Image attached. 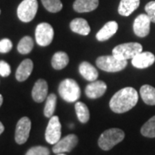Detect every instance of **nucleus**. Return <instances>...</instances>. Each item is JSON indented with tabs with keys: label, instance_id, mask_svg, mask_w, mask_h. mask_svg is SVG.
Instances as JSON below:
<instances>
[{
	"label": "nucleus",
	"instance_id": "423d86ee",
	"mask_svg": "<svg viewBox=\"0 0 155 155\" xmlns=\"http://www.w3.org/2000/svg\"><path fill=\"white\" fill-rule=\"evenodd\" d=\"M38 10L37 0H23L17 7V17L23 22L32 21Z\"/></svg>",
	"mask_w": 155,
	"mask_h": 155
},
{
	"label": "nucleus",
	"instance_id": "7c9ffc66",
	"mask_svg": "<svg viewBox=\"0 0 155 155\" xmlns=\"http://www.w3.org/2000/svg\"><path fill=\"white\" fill-rule=\"evenodd\" d=\"M11 67L6 61H0V75L2 77H8L11 74Z\"/></svg>",
	"mask_w": 155,
	"mask_h": 155
},
{
	"label": "nucleus",
	"instance_id": "473e14b6",
	"mask_svg": "<svg viewBox=\"0 0 155 155\" xmlns=\"http://www.w3.org/2000/svg\"><path fill=\"white\" fill-rule=\"evenodd\" d=\"M2 104H3V96L0 94V107L2 105Z\"/></svg>",
	"mask_w": 155,
	"mask_h": 155
},
{
	"label": "nucleus",
	"instance_id": "f03ea898",
	"mask_svg": "<svg viewBox=\"0 0 155 155\" xmlns=\"http://www.w3.org/2000/svg\"><path fill=\"white\" fill-rule=\"evenodd\" d=\"M125 137V134L120 128H110L105 130L98 139V146L101 149L109 151L120 143Z\"/></svg>",
	"mask_w": 155,
	"mask_h": 155
},
{
	"label": "nucleus",
	"instance_id": "6ab92c4d",
	"mask_svg": "<svg viewBox=\"0 0 155 155\" xmlns=\"http://www.w3.org/2000/svg\"><path fill=\"white\" fill-rule=\"evenodd\" d=\"M139 6L140 0H121L118 6V13L123 17H128Z\"/></svg>",
	"mask_w": 155,
	"mask_h": 155
},
{
	"label": "nucleus",
	"instance_id": "f3484780",
	"mask_svg": "<svg viewBox=\"0 0 155 155\" xmlns=\"http://www.w3.org/2000/svg\"><path fill=\"white\" fill-rule=\"evenodd\" d=\"M99 5V0H75L73 9L78 13H85L93 11Z\"/></svg>",
	"mask_w": 155,
	"mask_h": 155
},
{
	"label": "nucleus",
	"instance_id": "cd10ccee",
	"mask_svg": "<svg viewBox=\"0 0 155 155\" xmlns=\"http://www.w3.org/2000/svg\"><path fill=\"white\" fill-rule=\"evenodd\" d=\"M25 155H49V150L45 147L36 146L28 149Z\"/></svg>",
	"mask_w": 155,
	"mask_h": 155
},
{
	"label": "nucleus",
	"instance_id": "b1692460",
	"mask_svg": "<svg viewBox=\"0 0 155 155\" xmlns=\"http://www.w3.org/2000/svg\"><path fill=\"white\" fill-rule=\"evenodd\" d=\"M34 48V40L30 36L22 37L17 45V50L22 54H28Z\"/></svg>",
	"mask_w": 155,
	"mask_h": 155
},
{
	"label": "nucleus",
	"instance_id": "0eeeda50",
	"mask_svg": "<svg viewBox=\"0 0 155 155\" xmlns=\"http://www.w3.org/2000/svg\"><path fill=\"white\" fill-rule=\"evenodd\" d=\"M54 28L48 22H41L35 28V41L41 47L51 44L54 39Z\"/></svg>",
	"mask_w": 155,
	"mask_h": 155
},
{
	"label": "nucleus",
	"instance_id": "a878e982",
	"mask_svg": "<svg viewBox=\"0 0 155 155\" xmlns=\"http://www.w3.org/2000/svg\"><path fill=\"white\" fill-rule=\"evenodd\" d=\"M140 133L145 137H155V116L151 117L140 128Z\"/></svg>",
	"mask_w": 155,
	"mask_h": 155
},
{
	"label": "nucleus",
	"instance_id": "f8f14e48",
	"mask_svg": "<svg viewBox=\"0 0 155 155\" xmlns=\"http://www.w3.org/2000/svg\"><path fill=\"white\" fill-rule=\"evenodd\" d=\"M107 90V84L104 81L95 80L89 84L85 87V95L87 97L91 99L99 98L105 93Z\"/></svg>",
	"mask_w": 155,
	"mask_h": 155
},
{
	"label": "nucleus",
	"instance_id": "39448f33",
	"mask_svg": "<svg viewBox=\"0 0 155 155\" xmlns=\"http://www.w3.org/2000/svg\"><path fill=\"white\" fill-rule=\"evenodd\" d=\"M96 64L97 67L108 72H120L127 67V61H122L116 58L114 55L100 56L97 59Z\"/></svg>",
	"mask_w": 155,
	"mask_h": 155
},
{
	"label": "nucleus",
	"instance_id": "a211bd4d",
	"mask_svg": "<svg viewBox=\"0 0 155 155\" xmlns=\"http://www.w3.org/2000/svg\"><path fill=\"white\" fill-rule=\"evenodd\" d=\"M78 71L82 75V77L90 82L97 80V77H98L97 70L91 64H90L89 62H86V61H84L79 65Z\"/></svg>",
	"mask_w": 155,
	"mask_h": 155
},
{
	"label": "nucleus",
	"instance_id": "72a5a7b5",
	"mask_svg": "<svg viewBox=\"0 0 155 155\" xmlns=\"http://www.w3.org/2000/svg\"><path fill=\"white\" fill-rule=\"evenodd\" d=\"M57 155H66V154H65V153H58Z\"/></svg>",
	"mask_w": 155,
	"mask_h": 155
},
{
	"label": "nucleus",
	"instance_id": "2eb2a0df",
	"mask_svg": "<svg viewBox=\"0 0 155 155\" xmlns=\"http://www.w3.org/2000/svg\"><path fill=\"white\" fill-rule=\"evenodd\" d=\"M118 29V24L115 21H110L97 33L96 37L99 41H105L112 37Z\"/></svg>",
	"mask_w": 155,
	"mask_h": 155
},
{
	"label": "nucleus",
	"instance_id": "dca6fc26",
	"mask_svg": "<svg viewBox=\"0 0 155 155\" xmlns=\"http://www.w3.org/2000/svg\"><path fill=\"white\" fill-rule=\"evenodd\" d=\"M33 61L31 60L26 59L22 61L19 67H17V72H16V78L17 79V81L19 82L25 81L30 76L31 72L33 71Z\"/></svg>",
	"mask_w": 155,
	"mask_h": 155
},
{
	"label": "nucleus",
	"instance_id": "7ed1b4c3",
	"mask_svg": "<svg viewBox=\"0 0 155 155\" xmlns=\"http://www.w3.org/2000/svg\"><path fill=\"white\" fill-rule=\"evenodd\" d=\"M59 94L63 100L68 103H73L80 97L81 90L74 79L66 78L60 83Z\"/></svg>",
	"mask_w": 155,
	"mask_h": 155
},
{
	"label": "nucleus",
	"instance_id": "6e6552de",
	"mask_svg": "<svg viewBox=\"0 0 155 155\" xmlns=\"http://www.w3.org/2000/svg\"><path fill=\"white\" fill-rule=\"evenodd\" d=\"M61 137V124L59 116H53L50 117L48 127L45 132L46 140L49 144L54 145L57 143Z\"/></svg>",
	"mask_w": 155,
	"mask_h": 155
},
{
	"label": "nucleus",
	"instance_id": "ddd939ff",
	"mask_svg": "<svg viewBox=\"0 0 155 155\" xmlns=\"http://www.w3.org/2000/svg\"><path fill=\"white\" fill-rule=\"evenodd\" d=\"M155 61V56L151 52H141L132 59V65L139 69L151 67Z\"/></svg>",
	"mask_w": 155,
	"mask_h": 155
},
{
	"label": "nucleus",
	"instance_id": "20e7f679",
	"mask_svg": "<svg viewBox=\"0 0 155 155\" xmlns=\"http://www.w3.org/2000/svg\"><path fill=\"white\" fill-rule=\"evenodd\" d=\"M142 52V46L138 42H127L118 45L112 50V55L122 61L133 59Z\"/></svg>",
	"mask_w": 155,
	"mask_h": 155
},
{
	"label": "nucleus",
	"instance_id": "4be33fe9",
	"mask_svg": "<svg viewBox=\"0 0 155 155\" xmlns=\"http://www.w3.org/2000/svg\"><path fill=\"white\" fill-rule=\"evenodd\" d=\"M69 63V57L65 52H57L55 53L51 61L52 67L55 70H61L67 67Z\"/></svg>",
	"mask_w": 155,
	"mask_h": 155
},
{
	"label": "nucleus",
	"instance_id": "5701e85b",
	"mask_svg": "<svg viewBox=\"0 0 155 155\" xmlns=\"http://www.w3.org/2000/svg\"><path fill=\"white\" fill-rule=\"evenodd\" d=\"M75 110L78 121L82 123H86L90 119V111L87 106L82 102H77L75 104Z\"/></svg>",
	"mask_w": 155,
	"mask_h": 155
},
{
	"label": "nucleus",
	"instance_id": "bb28decb",
	"mask_svg": "<svg viewBox=\"0 0 155 155\" xmlns=\"http://www.w3.org/2000/svg\"><path fill=\"white\" fill-rule=\"evenodd\" d=\"M44 8L51 13H56L62 10L63 5L61 0H41Z\"/></svg>",
	"mask_w": 155,
	"mask_h": 155
},
{
	"label": "nucleus",
	"instance_id": "9b49d317",
	"mask_svg": "<svg viewBox=\"0 0 155 155\" xmlns=\"http://www.w3.org/2000/svg\"><path fill=\"white\" fill-rule=\"evenodd\" d=\"M151 20L147 14H140L134 21L133 29L134 33L138 37L147 36L150 32Z\"/></svg>",
	"mask_w": 155,
	"mask_h": 155
},
{
	"label": "nucleus",
	"instance_id": "c756f323",
	"mask_svg": "<svg viewBox=\"0 0 155 155\" xmlns=\"http://www.w3.org/2000/svg\"><path fill=\"white\" fill-rule=\"evenodd\" d=\"M12 48V42L10 39L5 38L0 41V53L6 54L9 53Z\"/></svg>",
	"mask_w": 155,
	"mask_h": 155
},
{
	"label": "nucleus",
	"instance_id": "9d476101",
	"mask_svg": "<svg viewBox=\"0 0 155 155\" xmlns=\"http://www.w3.org/2000/svg\"><path fill=\"white\" fill-rule=\"evenodd\" d=\"M78 139L77 135L74 134H68L66 137L61 139L53 147V152L58 154V153H69L71 152L78 144Z\"/></svg>",
	"mask_w": 155,
	"mask_h": 155
},
{
	"label": "nucleus",
	"instance_id": "f704fd0d",
	"mask_svg": "<svg viewBox=\"0 0 155 155\" xmlns=\"http://www.w3.org/2000/svg\"><path fill=\"white\" fill-rule=\"evenodd\" d=\"M0 14H1V10H0Z\"/></svg>",
	"mask_w": 155,
	"mask_h": 155
},
{
	"label": "nucleus",
	"instance_id": "4468645a",
	"mask_svg": "<svg viewBox=\"0 0 155 155\" xmlns=\"http://www.w3.org/2000/svg\"><path fill=\"white\" fill-rule=\"evenodd\" d=\"M48 86L44 79H38L34 84L32 90V97L36 103H42L48 97Z\"/></svg>",
	"mask_w": 155,
	"mask_h": 155
},
{
	"label": "nucleus",
	"instance_id": "c85d7f7f",
	"mask_svg": "<svg viewBox=\"0 0 155 155\" xmlns=\"http://www.w3.org/2000/svg\"><path fill=\"white\" fill-rule=\"evenodd\" d=\"M145 11L152 22L155 23V1H150L145 6Z\"/></svg>",
	"mask_w": 155,
	"mask_h": 155
},
{
	"label": "nucleus",
	"instance_id": "1a4fd4ad",
	"mask_svg": "<svg viewBox=\"0 0 155 155\" xmlns=\"http://www.w3.org/2000/svg\"><path fill=\"white\" fill-rule=\"evenodd\" d=\"M31 129V121L28 117H22L17 124L15 132V140L17 144H24L29 136Z\"/></svg>",
	"mask_w": 155,
	"mask_h": 155
},
{
	"label": "nucleus",
	"instance_id": "f257e3e1",
	"mask_svg": "<svg viewBox=\"0 0 155 155\" xmlns=\"http://www.w3.org/2000/svg\"><path fill=\"white\" fill-rule=\"evenodd\" d=\"M138 97V92L133 87L122 88L111 97L110 108L113 112L117 114L125 113L136 105Z\"/></svg>",
	"mask_w": 155,
	"mask_h": 155
},
{
	"label": "nucleus",
	"instance_id": "2f4dec72",
	"mask_svg": "<svg viewBox=\"0 0 155 155\" xmlns=\"http://www.w3.org/2000/svg\"><path fill=\"white\" fill-rule=\"evenodd\" d=\"M4 130H5V126L3 125V123L0 122V135H1V134L4 132Z\"/></svg>",
	"mask_w": 155,
	"mask_h": 155
},
{
	"label": "nucleus",
	"instance_id": "393cba45",
	"mask_svg": "<svg viewBox=\"0 0 155 155\" xmlns=\"http://www.w3.org/2000/svg\"><path fill=\"white\" fill-rule=\"evenodd\" d=\"M56 104H57V97L56 95L52 93L48 96L47 99H46V104L44 107V116L48 118L52 117L54 115V112L55 110Z\"/></svg>",
	"mask_w": 155,
	"mask_h": 155
},
{
	"label": "nucleus",
	"instance_id": "412c9836",
	"mask_svg": "<svg viewBox=\"0 0 155 155\" xmlns=\"http://www.w3.org/2000/svg\"><path fill=\"white\" fill-rule=\"evenodd\" d=\"M140 94L146 104L155 105V88L149 84H144L140 90Z\"/></svg>",
	"mask_w": 155,
	"mask_h": 155
},
{
	"label": "nucleus",
	"instance_id": "aec40b11",
	"mask_svg": "<svg viewBox=\"0 0 155 155\" xmlns=\"http://www.w3.org/2000/svg\"><path fill=\"white\" fill-rule=\"evenodd\" d=\"M70 28L72 32L81 35H87L91 32V28L87 21L84 18H75L70 22Z\"/></svg>",
	"mask_w": 155,
	"mask_h": 155
}]
</instances>
